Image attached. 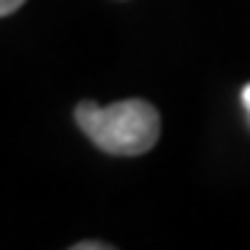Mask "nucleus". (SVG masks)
I'll return each mask as SVG.
<instances>
[{
  "mask_svg": "<svg viewBox=\"0 0 250 250\" xmlns=\"http://www.w3.org/2000/svg\"><path fill=\"white\" fill-rule=\"evenodd\" d=\"M242 103H245V108H248V114H250V83L242 89Z\"/></svg>",
  "mask_w": 250,
  "mask_h": 250,
  "instance_id": "4",
  "label": "nucleus"
},
{
  "mask_svg": "<svg viewBox=\"0 0 250 250\" xmlns=\"http://www.w3.org/2000/svg\"><path fill=\"white\" fill-rule=\"evenodd\" d=\"M75 123L103 153L142 156L159 142L161 117L153 103L139 98L98 106L83 100L75 108Z\"/></svg>",
  "mask_w": 250,
  "mask_h": 250,
  "instance_id": "1",
  "label": "nucleus"
},
{
  "mask_svg": "<svg viewBox=\"0 0 250 250\" xmlns=\"http://www.w3.org/2000/svg\"><path fill=\"white\" fill-rule=\"evenodd\" d=\"M108 248V245H103V242H78L75 245V250H103Z\"/></svg>",
  "mask_w": 250,
  "mask_h": 250,
  "instance_id": "3",
  "label": "nucleus"
},
{
  "mask_svg": "<svg viewBox=\"0 0 250 250\" xmlns=\"http://www.w3.org/2000/svg\"><path fill=\"white\" fill-rule=\"evenodd\" d=\"M22 3H25V0H0V17H6V14H11V11H17Z\"/></svg>",
  "mask_w": 250,
  "mask_h": 250,
  "instance_id": "2",
  "label": "nucleus"
}]
</instances>
